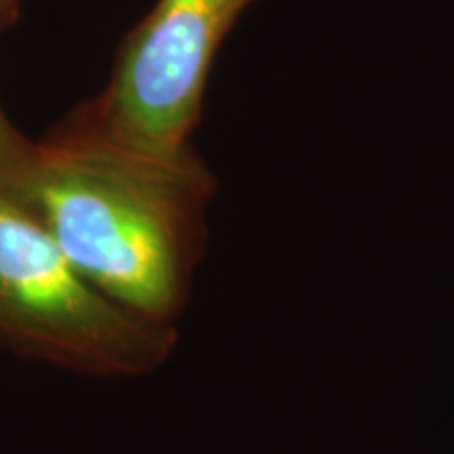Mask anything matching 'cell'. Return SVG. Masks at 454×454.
<instances>
[{
	"mask_svg": "<svg viewBox=\"0 0 454 454\" xmlns=\"http://www.w3.org/2000/svg\"><path fill=\"white\" fill-rule=\"evenodd\" d=\"M15 196L107 299L179 331L207 247L217 177L192 147L154 156L66 121L38 141Z\"/></svg>",
	"mask_w": 454,
	"mask_h": 454,
	"instance_id": "1",
	"label": "cell"
},
{
	"mask_svg": "<svg viewBox=\"0 0 454 454\" xmlns=\"http://www.w3.org/2000/svg\"><path fill=\"white\" fill-rule=\"evenodd\" d=\"M177 334L99 293L0 187V354L87 377L137 379L167 364Z\"/></svg>",
	"mask_w": 454,
	"mask_h": 454,
	"instance_id": "2",
	"label": "cell"
},
{
	"mask_svg": "<svg viewBox=\"0 0 454 454\" xmlns=\"http://www.w3.org/2000/svg\"><path fill=\"white\" fill-rule=\"evenodd\" d=\"M254 3L158 0L124 38L106 89L66 122L145 154L192 150L215 59Z\"/></svg>",
	"mask_w": 454,
	"mask_h": 454,
	"instance_id": "3",
	"label": "cell"
},
{
	"mask_svg": "<svg viewBox=\"0 0 454 454\" xmlns=\"http://www.w3.org/2000/svg\"><path fill=\"white\" fill-rule=\"evenodd\" d=\"M38 152V141L27 139L0 110V187L9 190L26 173Z\"/></svg>",
	"mask_w": 454,
	"mask_h": 454,
	"instance_id": "4",
	"label": "cell"
},
{
	"mask_svg": "<svg viewBox=\"0 0 454 454\" xmlns=\"http://www.w3.org/2000/svg\"><path fill=\"white\" fill-rule=\"evenodd\" d=\"M21 0H0V34L11 27L20 15Z\"/></svg>",
	"mask_w": 454,
	"mask_h": 454,
	"instance_id": "5",
	"label": "cell"
}]
</instances>
